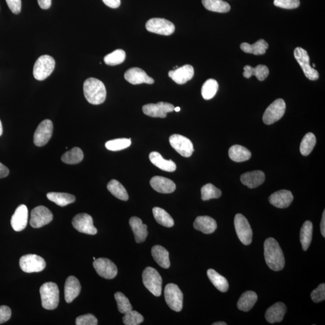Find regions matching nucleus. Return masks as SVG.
<instances>
[{
    "instance_id": "obj_1",
    "label": "nucleus",
    "mask_w": 325,
    "mask_h": 325,
    "mask_svg": "<svg viewBox=\"0 0 325 325\" xmlns=\"http://www.w3.org/2000/svg\"><path fill=\"white\" fill-rule=\"evenodd\" d=\"M265 258L268 267L276 272L281 271L285 266V258L278 241L272 237L264 243Z\"/></svg>"
},
{
    "instance_id": "obj_2",
    "label": "nucleus",
    "mask_w": 325,
    "mask_h": 325,
    "mask_svg": "<svg viewBox=\"0 0 325 325\" xmlns=\"http://www.w3.org/2000/svg\"><path fill=\"white\" fill-rule=\"evenodd\" d=\"M85 98L91 105H99L105 101L107 92L105 85L95 78H89L84 83Z\"/></svg>"
},
{
    "instance_id": "obj_3",
    "label": "nucleus",
    "mask_w": 325,
    "mask_h": 325,
    "mask_svg": "<svg viewBox=\"0 0 325 325\" xmlns=\"http://www.w3.org/2000/svg\"><path fill=\"white\" fill-rule=\"evenodd\" d=\"M40 294L44 309L53 310L59 303V289L56 283L49 282L40 287Z\"/></svg>"
},
{
    "instance_id": "obj_4",
    "label": "nucleus",
    "mask_w": 325,
    "mask_h": 325,
    "mask_svg": "<svg viewBox=\"0 0 325 325\" xmlns=\"http://www.w3.org/2000/svg\"><path fill=\"white\" fill-rule=\"evenodd\" d=\"M56 62L54 58L48 55H44L38 58L34 64L33 76L39 81L46 79L53 72Z\"/></svg>"
},
{
    "instance_id": "obj_5",
    "label": "nucleus",
    "mask_w": 325,
    "mask_h": 325,
    "mask_svg": "<svg viewBox=\"0 0 325 325\" xmlns=\"http://www.w3.org/2000/svg\"><path fill=\"white\" fill-rule=\"evenodd\" d=\"M143 283L145 288L155 296H160L162 290L161 276L157 270L148 267L145 269L143 274Z\"/></svg>"
},
{
    "instance_id": "obj_6",
    "label": "nucleus",
    "mask_w": 325,
    "mask_h": 325,
    "mask_svg": "<svg viewBox=\"0 0 325 325\" xmlns=\"http://www.w3.org/2000/svg\"><path fill=\"white\" fill-rule=\"evenodd\" d=\"M165 298L170 309L179 312L182 309L183 294L179 287L175 283H168L165 289Z\"/></svg>"
},
{
    "instance_id": "obj_7",
    "label": "nucleus",
    "mask_w": 325,
    "mask_h": 325,
    "mask_svg": "<svg viewBox=\"0 0 325 325\" xmlns=\"http://www.w3.org/2000/svg\"><path fill=\"white\" fill-rule=\"evenodd\" d=\"M294 56L300 67L302 68L304 74L310 80H316L319 77V72L315 69L311 67L310 57L307 51L301 47H297L294 51Z\"/></svg>"
},
{
    "instance_id": "obj_8",
    "label": "nucleus",
    "mask_w": 325,
    "mask_h": 325,
    "mask_svg": "<svg viewBox=\"0 0 325 325\" xmlns=\"http://www.w3.org/2000/svg\"><path fill=\"white\" fill-rule=\"evenodd\" d=\"M286 109V103L282 99H276L266 110L262 120L266 125H272L281 119L285 115Z\"/></svg>"
},
{
    "instance_id": "obj_9",
    "label": "nucleus",
    "mask_w": 325,
    "mask_h": 325,
    "mask_svg": "<svg viewBox=\"0 0 325 325\" xmlns=\"http://www.w3.org/2000/svg\"><path fill=\"white\" fill-rule=\"evenodd\" d=\"M234 226L241 243L250 245L252 240V231L250 223L243 214H237L235 216Z\"/></svg>"
},
{
    "instance_id": "obj_10",
    "label": "nucleus",
    "mask_w": 325,
    "mask_h": 325,
    "mask_svg": "<svg viewBox=\"0 0 325 325\" xmlns=\"http://www.w3.org/2000/svg\"><path fill=\"white\" fill-rule=\"evenodd\" d=\"M19 266L24 272H39L46 268V262L39 255L27 254L20 258Z\"/></svg>"
},
{
    "instance_id": "obj_11",
    "label": "nucleus",
    "mask_w": 325,
    "mask_h": 325,
    "mask_svg": "<svg viewBox=\"0 0 325 325\" xmlns=\"http://www.w3.org/2000/svg\"><path fill=\"white\" fill-rule=\"evenodd\" d=\"M145 27L148 32L164 36L171 35L175 30L174 24L164 18L150 19L148 21Z\"/></svg>"
},
{
    "instance_id": "obj_12",
    "label": "nucleus",
    "mask_w": 325,
    "mask_h": 325,
    "mask_svg": "<svg viewBox=\"0 0 325 325\" xmlns=\"http://www.w3.org/2000/svg\"><path fill=\"white\" fill-rule=\"evenodd\" d=\"M169 143L178 153L185 157H191L194 148L192 141L180 134H173L169 137Z\"/></svg>"
},
{
    "instance_id": "obj_13",
    "label": "nucleus",
    "mask_w": 325,
    "mask_h": 325,
    "mask_svg": "<svg viewBox=\"0 0 325 325\" xmlns=\"http://www.w3.org/2000/svg\"><path fill=\"white\" fill-rule=\"evenodd\" d=\"M53 219V213L49 209L43 206H38L31 212L30 224L34 228H39L50 224Z\"/></svg>"
},
{
    "instance_id": "obj_14",
    "label": "nucleus",
    "mask_w": 325,
    "mask_h": 325,
    "mask_svg": "<svg viewBox=\"0 0 325 325\" xmlns=\"http://www.w3.org/2000/svg\"><path fill=\"white\" fill-rule=\"evenodd\" d=\"M53 131V124L49 119L40 123L34 134V144L37 147H43L51 139Z\"/></svg>"
},
{
    "instance_id": "obj_15",
    "label": "nucleus",
    "mask_w": 325,
    "mask_h": 325,
    "mask_svg": "<svg viewBox=\"0 0 325 325\" xmlns=\"http://www.w3.org/2000/svg\"><path fill=\"white\" fill-rule=\"evenodd\" d=\"M93 266L97 274L104 278L112 279L115 278L117 275L116 266L108 258L95 259L93 261Z\"/></svg>"
},
{
    "instance_id": "obj_16",
    "label": "nucleus",
    "mask_w": 325,
    "mask_h": 325,
    "mask_svg": "<svg viewBox=\"0 0 325 325\" xmlns=\"http://www.w3.org/2000/svg\"><path fill=\"white\" fill-rule=\"evenodd\" d=\"M72 226L79 231L89 235H95L97 229L93 226V221L91 216L86 213L77 214L72 221Z\"/></svg>"
},
{
    "instance_id": "obj_17",
    "label": "nucleus",
    "mask_w": 325,
    "mask_h": 325,
    "mask_svg": "<svg viewBox=\"0 0 325 325\" xmlns=\"http://www.w3.org/2000/svg\"><path fill=\"white\" fill-rule=\"evenodd\" d=\"M175 107L170 103L159 102L157 104H148L143 107L145 115L152 117L165 118L167 113L174 111Z\"/></svg>"
},
{
    "instance_id": "obj_18",
    "label": "nucleus",
    "mask_w": 325,
    "mask_h": 325,
    "mask_svg": "<svg viewBox=\"0 0 325 325\" xmlns=\"http://www.w3.org/2000/svg\"><path fill=\"white\" fill-rule=\"evenodd\" d=\"M124 78L130 84L134 85L143 84L152 85L154 83V79L149 77L146 72L139 68L129 69L124 74Z\"/></svg>"
},
{
    "instance_id": "obj_19",
    "label": "nucleus",
    "mask_w": 325,
    "mask_h": 325,
    "mask_svg": "<svg viewBox=\"0 0 325 325\" xmlns=\"http://www.w3.org/2000/svg\"><path fill=\"white\" fill-rule=\"evenodd\" d=\"M168 75L176 84L184 85L194 76V69L192 65H185L177 70L169 71Z\"/></svg>"
},
{
    "instance_id": "obj_20",
    "label": "nucleus",
    "mask_w": 325,
    "mask_h": 325,
    "mask_svg": "<svg viewBox=\"0 0 325 325\" xmlns=\"http://www.w3.org/2000/svg\"><path fill=\"white\" fill-rule=\"evenodd\" d=\"M28 222V209L26 206L20 205L15 210L11 219V226L15 231L25 229Z\"/></svg>"
},
{
    "instance_id": "obj_21",
    "label": "nucleus",
    "mask_w": 325,
    "mask_h": 325,
    "mask_svg": "<svg viewBox=\"0 0 325 325\" xmlns=\"http://www.w3.org/2000/svg\"><path fill=\"white\" fill-rule=\"evenodd\" d=\"M291 192L281 190L276 192L270 196L269 200L272 205L279 209H285L291 205L293 200Z\"/></svg>"
},
{
    "instance_id": "obj_22",
    "label": "nucleus",
    "mask_w": 325,
    "mask_h": 325,
    "mask_svg": "<svg viewBox=\"0 0 325 325\" xmlns=\"http://www.w3.org/2000/svg\"><path fill=\"white\" fill-rule=\"evenodd\" d=\"M150 185L154 191L161 193H171L176 189V185L170 179L155 176L150 180Z\"/></svg>"
},
{
    "instance_id": "obj_23",
    "label": "nucleus",
    "mask_w": 325,
    "mask_h": 325,
    "mask_svg": "<svg viewBox=\"0 0 325 325\" xmlns=\"http://www.w3.org/2000/svg\"><path fill=\"white\" fill-rule=\"evenodd\" d=\"M82 287L78 279L74 276L67 279L65 285V299L67 303H71L80 293Z\"/></svg>"
},
{
    "instance_id": "obj_24",
    "label": "nucleus",
    "mask_w": 325,
    "mask_h": 325,
    "mask_svg": "<svg viewBox=\"0 0 325 325\" xmlns=\"http://www.w3.org/2000/svg\"><path fill=\"white\" fill-rule=\"evenodd\" d=\"M242 184L249 188L254 189L260 186L265 181V174L261 171L248 172L242 174L240 177Z\"/></svg>"
},
{
    "instance_id": "obj_25",
    "label": "nucleus",
    "mask_w": 325,
    "mask_h": 325,
    "mask_svg": "<svg viewBox=\"0 0 325 325\" xmlns=\"http://www.w3.org/2000/svg\"><path fill=\"white\" fill-rule=\"evenodd\" d=\"M130 226L134 235L135 240L137 243L144 242L148 236L147 225L144 224L139 217L134 216L129 220Z\"/></svg>"
},
{
    "instance_id": "obj_26",
    "label": "nucleus",
    "mask_w": 325,
    "mask_h": 325,
    "mask_svg": "<svg viewBox=\"0 0 325 325\" xmlns=\"http://www.w3.org/2000/svg\"><path fill=\"white\" fill-rule=\"evenodd\" d=\"M287 311V307L282 302H277L266 311L265 317L266 320L270 323L281 322Z\"/></svg>"
},
{
    "instance_id": "obj_27",
    "label": "nucleus",
    "mask_w": 325,
    "mask_h": 325,
    "mask_svg": "<svg viewBox=\"0 0 325 325\" xmlns=\"http://www.w3.org/2000/svg\"><path fill=\"white\" fill-rule=\"evenodd\" d=\"M193 227L195 229L206 234H212L217 229V223L212 217L207 216L196 217Z\"/></svg>"
},
{
    "instance_id": "obj_28",
    "label": "nucleus",
    "mask_w": 325,
    "mask_h": 325,
    "mask_svg": "<svg viewBox=\"0 0 325 325\" xmlns=\"http://www.w3.org/2000/svg\"><path fill=\"white\" fill-rule=\"evenodd\" d=\"M149 157L152 164L162 171L172 172H174L177 169V166L174 161L171 160H165L157 152H152Z\"/></svg>"
},
{
    "instance_id": "obj_29",
    "label": "nucleus",
    "mask_w": 325,
    "mask_h": 325,
    "mask_svg": "<svg viewBox=\"0 0 325 325\" xmlns=\"http://www.w3.org/2000/svg\"><path fill=\"white\" fill-rule=\"evenodd\" d=\"M152 256L155 262L164 269H169L171 266L169 252L160 245H155L152 248Z\"/></svg>"
},
{
    "instance_id": "obj_30",
    "label": "nucleus",
    "mask_w": 325,
    "mask_h": 325,
    "mask_svg": "<svg viewBox=\"0 0 325 325\" xmlns=\"http://www.w3.org/2000/svg\"><path fill=\"white\" fill-rule=\"evenodd\" d=\"M229 157L234 161L243 162L250 160L251 157V151L241 145H235L228 151Z\"/></svg>"
},
{
    "instance_id": "obj_31",
    "label": "nucleus",
    "mask_w": 325,
    "mask_h": 325,
    "mask_svg": "<svg viewBox=\"0 0 325 325\" xmlns=\"http://www.w3.org/2000/svg\"><path fill=\"white\" fill-rule=\"evenodd\" d=\"M269 74V69L265 65H259L255 68L249 65L244 67L243 75L245 78H250L252 75H254L257 78L259 81H264L268 77Z\"/></svg>"
},
{
    "instance_id": "obj_32",
    "label": "nucleus",
    "mask_w": 325,
    "mask_h": 325,
    "mask_svg": "<svg viewBox=\"0 0 325 325\" xmlns=\"http://www.w3.org/2000/svg\"><path fill=\"white\" fill-rule=\"evenodd\" d=\"M258 296L254 292L247 291L241 296L237 302L238 310L247 312L251 310L257 301Z\"/></svg>"
},
{
    "instance_id": "obj_33",
    "label": "nucleus",
    "mask_w": 325,
    "mask_h": 325,
    "mask_svg": "<svg viewBox=\"0 0 325 325\" xmlns=\"http://www.w3.org/2000/svg\"><path fill=\"white\" fill-rule=\"evenodd\" d=\"M268 47V44L264 39L258 40L257 43L252 45L246 43L240 45V48L245 53L254 54L256 56L265 54Z\"/></svg>"
},
{
    "instance_id": "obj_34",
    "label": "nucleus",
    "mask_w": 325,
    "mask_h": 325,
    "mask_svg": "<svg viewBox=\"0 0 325 325\" xmlns=\"http://www.w3.org/2000/svg\"><path fill=\"white\" fill-rule=\"evenodd\" d=\"M207 276L214 287L220 292L226 293L229 289V283L227 279L214 269H209L207 271Z\"/></svg>"
},
{
    "instance_id": "obj_35",
    "label": "nucleus",
    "mask_w": 325,
    "mask_h": 325,
    "mask_svg": "<svg viewBox=\"0 0 325 325\" xmlns=\"http://www.w3.org/2000/svg\"><path fill=\"white\" fill-rule=\"evenodd\" d=\"M313 226L310 220L306 221L300 230V240L303 251H307L309 248L312 241Z\"/></svg>"
},
{
    "instance_id": "obj_36",
    "label": "nucleus",
    "mask_w": 325,
    "mask_h": 325,
    "mask_svg": "<svg viewBox=\"0 0 325 325\" xmlns=\"http://www.w3.org/2000/svg\"><path fill=\"white\" fill-rule=\"evenodd\" d=\"M47 196L51 201L60 207L67 206L75 200V196L67 193L50 192Z\"/></svg>"
},
{
    "instance_id": "obj_37",
    "label": "nucleus",
    "mask_w": 325,
    "mask_h": 325,
    "mask_svg": "<svg viewBox=\"0 0 325 325\" xmlns=\"http://www.w3.org/2000/svg\"><path fill=\"white\" fill-rule=\"evenodd\" d=\"M205 8L210 11L218 13H227L231 7L228 3L222 0H202Z\"/></svg>"
},
{
    "instance_id": "obj_38",
    "label": "nucleus",
    "mask_w": 325,
    "mask_h": 325,
    "mask_svg": "<svg viewBox=\"0 0 325 325\" xmlns=\"http://www.w3.org/2000/svg\"><path fill=\"white\" fill-rule=\"evenodd\" d=\"M84 152L80 148L75 147L66 152L62 156V161L66 164L75 165L80 162L84 159Z\"/></svg>"
},
{
    "instance_id": "obj_39",
    "label": "nucleus",
    "mask_w": 325,
    "mask_h": 325,
    "mask_svg": "<svg viewBox=\"0 0 325 325\" xmlns=\"http://www.w3.org/2000/svg\"><path fill=\"white\" fill-rule=\"evenodd\" d=\"M154 218L161 226L171 228L174 226V220L168 212L160 207H154L153 209Z\"/></svg>"
},
{
    "instance_id": "obj_40",
    "label": "nucleus",
    "mask_w": 325,
    "mask_h": 325,
    "mask_svg": "<svg viewBox=\"0 0 325 325\" xmlns=\"http://www.w3.org/2000/svg\"><path fill=\"white\" fill-rule=\"evenodd\" d=\"M107 189L117 199L124 200V201L129 199V195L126 188L116 179H112L108 183Z\"/></svg>"
},
{
    "instance_id": "obj_41",
    "label": "nucleus",
    "mask_w": 325,
    "mask_h": 325,
    "mask_svg": "<svg viewBox=\"0 0 325 325\" xmlns=\"http://www.w3.org/2000/svg\"><path fill=\"white\" fill-rule=\"evenodd\" d=\"M218 83L215 79H209L204 84L201 89V94L204 99H212L218 91Z\"/></svg>"
},
{
    "instance_id": "obj_42",
    "label": "nucleus",
    "mask_w": 325,
    "mask_h": 325,
    "mask_svg": "<svg viewBox=\"0 0 325 325\" xmlns=\"http://www.w3.org/2000/svg\"><path fill=\"white\" fill-rule=\"evenodd\" d=\"M316 144L315 135L312 133H308L303 137L300 146V153L304 156H307L313 150Z\"/></svg>"
},
{
    "instance_id": "obj_43",
    "label": "nucleus",
    "mask_w": 325,
    "mask_h": 325,
    "mask_svg": "<svg viewBox=\"0 0 325 325\" xmlns=\"http://www.w3.org/2000/svg\"><path fill=\"white\" fill-rule=\"evenodd\" d=\"M126 52L118 49L107 54L104 58L105 64L110 66H115L123 64L126 60Z\"/></svg>"
},
{
    "instance_id": "obj_44",
    "label": "nucleus",
    "mask_w": 325,
    "mask_h": 325,
    "mask_svg": "<svg viewBox=\"0 0 325 325\" xmlns=\"http://www.w3.org/2000/svg\"><path fill=\"white\" fill-rule=\"evenodd\" d=\"M222 192L212 184H207L201 188V198L203 200L219 198Z\"/></svg>"
},
{
    "instance_id": "obj_45",
    "label": "nucleus",
    "mask_w": 325,
    "mask_h": 325,
    "mask_svg": "<svg viewBox=\"0 0 325 325\" xmlns=\"http://www.w3.org/2000/svg\"><path fill=\"white\" fill-rule=\"evenodd\" d=\"M131 144V139H116L107 141L105 146L107 150L117 151L129 147Z\"/></svg>"
},
{
    "instance_id": "obj_46",
    "label": "nucleus",
    "mask_w": 325,
    "mask_h": 325,
    "mask_svg": "<svg viewBox=\"0 0 325 325\" xmlns=\"http://www.w3.org/2000/svg\"><path fill=\"white\" fill-rule=\"evenodd\" d=\"M115 298L117 302V309L120 313L126 314L133 310L129 299L123 293L116 292L115 294Z\"/></svg>"
},
{
    "instance_id": "obj_47",
    "label": "nucleus",
    "mask_w": 325,
    "mask_h": 325,
    "mask_svg": "<svg viewBox=\"0 0 325 325\" xmlns=\"http://www.w3.org/2000/svg\"><path fill=\"white\" fill-rule=\"evenodd\" d=\"M123 319L124 324L126 325H138L144 321L143 315H141L137 311L133 310L124 314Z\"/></svg>"
},
{
    "instance_id": "obj_48",
    "label": "nucleus",
    "mask_w": 325,
    "mask_h": 325,
    "mask_svg": "<svg viewBox=\"0 0 325 325\" xmlns=\"http://www.w3.org/2000/svg\"><path fill=\"white\" fill-rule=\"evenodd\" d=\"M274 5L278 8L286 9H293L298 8L299 0H274Z\"/></svg>"
},
{
    "instance_id": "obj_49",
    "label": "nucleus",
    "mask_w": 325,
    "mask_h": 325,
    "mask_svg": "<svg viewBox=\"0 0 325 325\" xmlns=\"http://www.w3.org/2000/svg\"><path fill=\"white\" fill-rule=\"evenodd\" d=\"M75 324L77 325H96L98 324V320L93 314H87L78 317L76 319Z\"/></svg>"
},
{
    "instance_id": "obj_50",
    "label": "nucleus",
    "mask_w": 325,
    "mask_h": 325,
    "mask_svg": "<svg viewBox=\"0 0 325 325\" xmlns=\"http://www.w3.org/2000/svg\"><path fill=\"white\" fill-rule=\"evenodd\" d=\"M311 299L315 303L323 301L325 299V285L321 283L318 288L311 294Z\"/></svg>"
},
{
    "instance_id": "obj_51",
    "label": "nucleus",
    "mask_w": 325,
    "mask_h": 325,
    "mask_svg": "<svg viewBox=\"0 0 325 325\" xmlns=\"http://www.w3.org/2000/svg\"><path fill=\"white\" fill-rule=\"evenodd\" d=\"M12 311L8 306H0V324L8 321L11 317Z\"/></svg>"
},
{
    "instance_id": "obj_52",
    "label": "nucleus",
    "mask_w": 325,
    "mask_h": 325,
    "mask_svg": "<svg viewBox=\"0 0 325 325\" xmlns=\"http://www.w3.org/2000/svg\"><path fill=\"white\" fill-rule=\"evenodd\" d=\"M9 8L14 14H19L22 10V0H6Z\"/></svg>"
},
{
    "instance_id": "obj_53",
    "label": "nucleus",
    "mask_w": 325,
    "mask_h": 325,
    "mask_svg": "<svg viewBox=\"0 0 325 325\" xmlns=\"http://www.w3.org/2000/svg\"><path fill=\"white\" fill-rule=\"evenodd\" d=\"M102 1L110 8L116 9L120 5V0H102Z\"/></svg>"
},
{
    "instance_id": "obj_54",
    "label": "nucleus",
    "mask_w": 325,
    "mask_h": 325,
    "mask_svg": "<svg viewBox=\"0 0 325 325\" xmlns=\"http://www.w3.org/2000/svg\"><path fill=\"white\" fill-rule=\"evenodd\" d=\"M9 174V170L4 165L0 162V178L8 177Z\"/></svg>"
},
{
    "instance_id": "obj_55",
    "label": "nucleus",
    "mask_w": 325,
    "mask_h": 325,
    "mask_svg": "<svg viewBox=\"0 0 325 325\" xmlns=\"http://www.w3.org/2000/svg\"><path fill=\"white\" fill-rule=\"evenodd\" d=\"M38 4L43 9H48L51 6V0H37Z\"/></svg>"
},
{
    "instance_id": "obj_56",
    "label": "nucleus",
    "mask_w": 325,
    "mask_h": 325,
    "mask_svg": "<svg viewBox=\"0 0 325 325\" xmlns=\"http://www.w3.org/2000/svg\"><path fill=\"white\" fill-rule=\"evenodd\" d=\"M320 230L321 235L325 237V210L323 213L322 218H321L320 223Z\"/></svg>"
},
{
    "instance_id": "obj_57",
    "label": "nucleus",
    "mask_w": 325,
    "mask_h": 325,
    "mask_svg": "<svg viewBox=\"0 0 325 325\" xmlns=\"http://www.w3.org/2000/svg\"><path fill=\"white\" fill-rule=\"evenodd\" d=\"M213 325H227V323L224 322V321H218V322L213 323Z\"/></svg>"
},
{
    "instance_id": "obj_58",
    "label": "nucleus",
    "mask_w": 325,
    "mask_h": 325,
    "mask_svg": "<svg viewBox=\"0 0 325 325\" xmlns=\"http://www.w3.org/2000/svg\"><path fill=\"white\" fill-rule=\"evenodd\" d=\"M3 132V126L1 120H0V136H2Z\"/></svg>"
},
{
    "instance_id": "obj_59",
    "label": "nucleus",
    "mask_w": 325,
    "mask_h": 325,
    "mask_svg": "<svg viewBox=\"0 0 325 325\" xmlns=\"http://www.w3.org/2000/svg\"><path fill=\"white\" fill-rule=\"evenodd\" d=\"M175 112H179L180 111V107H177L174 109Z\"/></svg>"
},
{
    "instance_id": "obj_60",
    "label": "nucleus",
    "mask_w": 325,
    "mask_h": 325,
    "mask_svg": "<svg viewBox=\"0 0 325 325\" xmlns=\"http://www.w3.org/2000/svg\"><path fill=\"white\" fill-rule=\"evenodd\" d=\"M313 67H314V68H315V67H316V65H315V64H313Z\"/></svg>"
},
{
    "instance_id": "obj_61",
    "label": "nucleus",
    "mask_w": 325,
    "mask_h": 325,
    "mask_svg": "<svg viewBox=\"0 0 325 325\" xmlns=\"http://www.w3.org/2000/svg\"><path fill=\"white\" fill-rule=\"evenodd\" d=\"M93 260H95V259H96V258H95V257H93Z\"/></svg>"
}]
</instances>
